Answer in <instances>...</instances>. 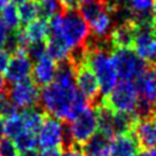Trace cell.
I'll return each mask as SVG.
<instances>
[{"label": "cell", "instance_id": "cell-1", "mask_svg": "<svg viewBox=\"0 0 156 156\" xmlns=\"http://www.w3.org/2000/svg\"><path fill=\"white\" fill-rule=\"evenodd\" d=\"M60 37L71 50L84 48L90 38V27L77 7L66 9L49 20V34Z\"/></svg>", "mask_w": 156, "mask_h": 156}, {"label": "cell", "instance_id": "cell-2", "mask_svg": "<svg viewBox=\"0 0 156 156\" xmlns=\"http://www.w3.org/2000/svg\"><path fill=\"white\" fill-rule=\"evenodd\" d=\"M78 94L79 91L76 85H65L54 80L41 88L39 93V102L41 110L49 116L67 121L71 107Z\"/></svg>", "mask_w": 156, "mask_h": 156}, {"label": "cell", "instance_id": "cell-3", "mask_svg": "<svg viewBox=\"0 0 156 156\" xmlns=\"http://www.w3.org/2000/svg\"><path fill=\"white\" fill-rule=\"evenodd\" d=\"M111 60L121 80H136L149 67V62L141 58L132 48H113Z\"/></svg>", "mask_w": 156, "mask_h": 156}, {"label": "cell", "instance_id": "cell-4", "mask_svg": "<svg viewBox=\"0 0 156 156\" xmlns=\"http://www.w3.org/2000/svg\"><path fill=\"white\" fill-rule=\"evenodd\" d=\"M38 146L41 150L45 149H61L71 147L72 141L68 133V128L61 119L48 116L44 118L39 130L37 132Z\"/></svg>", "mask_w": 156, "mask_h": 156}, {"label": "cell", "instance_id": "cell-5", "mask_svg": "<svg viewBox=\"0 0 156 156\" xmlns=\"http://www.w3.org/2000/svg\"><path fill=\"white\" fill-rule=\"evenodd\" d=\"M138 100L139 93L135 83L129 80H121L106 96H104L101 104L115 112L133 113Z\"/></svg>", "mask_w": 156, "mask_h": 156}, {"label": "cell", "instance_id": "cell-6", "mask_svg": "<svg viewBox=\"0 0 156 156\" xmlns=\"http://www.w3.org/2000/svg\"><path fill=\"white\" fill-rule=\"evenodd\" d=\"M72 145L82 147L96 132H98V116L96 110L89 106L79 116L69 121L67 126Z\"/></svg>", "mask_w": 156, "mask_h": 156}, {"label": "cell", "instance_id": "cell-7", "mask_svg": "<svg viewBox=\"0 0 156 156\" xmlns=\"http://www.w3.org/2000/svg\"><path fill=\"white\" fill-rule=\"evenodd\" d=\"M152 21L135 22V34L132 45V49L149 63L156 58V38L151 28Z\"/></svg>", "mask_w": 156, "mask_h": 156}, {"label": "cell", "instance_id": "cell-8", "mask_svg": "<svg viewBox=\"0 0 156 156\" xmlns=\"http://www.w3.org/2000/svg\"><path fill=\"white\" fill-rule=\"evenodd\" d=\"M6 93L17 108H30L39 102L40 90L38 85L32 80V78H27L11 84Z\"/></svg>", "mask_w": 156, "mask_h": 156}, {"label": "cell", "instance_id": "cell-9", "mask_svg": "<svg viewBox=\"0 0 156 156\" xmlns=\"http://www.w3.org/2000/svg\"><path fill=\"white\" fill-rule=\"evenodd\" d=\"M76 88L85 99L89 100V102L95 101L100 95V87L98 79L85 62L77 66Z\"/></svg>", "mask_w": 156, "mask_h": 156}, {"label": "cell", "instance_id": "cell-10", "mask_svg": "<svg viewBox=\"0 0 156 156\" xmlns=\"http://www.w3.org/2000/svg\"><path fill=\"white\" fill-rule=\"evenodd\" d=\"M32 61L26 55V52H16L10 57V61L7 63L5 72V80L6 83L13 84L17 82H21L23 79L30 78L32 74Z\"/></svg>", "mask_w": 156, "mask_h": 156}, {"label": "cell", "instance_id": "cell-11", "mask_svg": "<svg viewBox=\"0 0 156 156\" xmlns=\"http://www.w3.org/2000/svg\"><path fill=\"white\" fill-rule=\"evenodd\" d=\"M140 145L132 133L118 134L111 138L108 145V156H135Z\"/></svg>", "mask_w": 156, "mask_h": 156}, {"label": "cell", "instance_id": "cell-12", "mask_svg": "<svg viewBox=\"0 0 156 156\" xmlns=\"http://www.w3.org/2000/svg\"><path fill=\"white\" fill-rule=\"evenodd\" d=\"M133 134L140 146L145 149L156 147V116L138 119L133 128Z\"/></svg>", "mask_w": 156, "mask_h": 156}, {"label": "cell", "instance_id": "cell-13", "mask_svg": "<svg viewBox=\"0 0 156 156\" xmlns=\"http://www.w3.org/2000/svg\"><path fill=\"white\" fill-rule=\"evenodd\" d=\"M57 69V62H55L50 56L45 55L40 60L35 61L32 68V80L38 87H45L54 82Z\"/></svg>", "mask_w": 156, "mask_h": 156}, {"label": "cell", "instance_id": "cell-14", "mask_svg": "<svg viewBox=\"0 0 156 156\" xmlns=\"http://www.w3.org/2000/svg\"><path fill=\"white\" fill-rule=\"evenodd\" d=\"M134 83L139 96L156 105V63H150L146 71Z\"/></svg>", "mask_w": 156, "mask_h": 156}, {"label": "cell", "instance_id": "cell-15", "mask_svg": "<svg viewBox=\"0 0 156 156\" xmlns=\"http://www.w3.org/2000/svg\"><path fill=\"white\" fill-rule=\"evenodd\" d=\"M135 34V22L127 20L116 24L111 32L110 40L113 48H132Z\"/></svg>", "mask_w": 156, "mask_h": 156}, {"label": "cell", "instance_id": "cell-16", "mask_svg": "<svg viewBox=\"0 0 156 156\" xmlns=\"http://www.w3.org/2000/svg\"><path fill=\"white\" fill-rule=\"evenodd\" d=\"M111 138L96 132L80 149L85 156H104L108 155V145Z\"/></svg>", "mask_w": 156, "mask_h": 156}, {"label": "cell", "instance_id": "cell-17", "mask_svg": "<svg viewBox=\"0 0 156 156\" xmlns=\"http://www.w3.org/2000/svg\"><path fill=\"white\" fill-rule=\"evenodd\" d=\"M152 5L154 0H129L128 10L130 13V18L134 22L152 21Z\"/></svg>", "mask_w": 156, "mask_h": 156}, {"label": "cell", "instance_id": "cell-18", "mask_svg": "<svg viewBox=\"0 0 156 156\" xmlns=\"http://www.w3.org/2000/svg\"><path fill=\"white\" fill-rule=\"evenodd\" d=\"M138 118L134 113L129 112H115L112 116V130L113 135L132 133Z\"/></svg>", "mask_w": 156, "mask_h": 156}, {"label": "cell", "instance_id": "cell-19", "mask_svg": "<svg viewBox=\"0 0 156 156\" xmlns=\"http://www.w3.org/2000/svg\"><path fill=\"white\" fill-rule=\"evenodd\" d=\"M24 32V35L28 40L30 41H38V40H46L48 34H49V22L43 20V18H37L24 26L22 28Z\"/></svg>", "mask_w": 156, "mask_h": 156}, {"label": "cell", "instance_id": "cell-20", "mask_svg": "<svg viewBox=\"0 0 156 156\" xmlns=\"http://www.w3.org/2000/svg\"><path fill=\"white\" fill-rule=\"evenodd\" d=\"M21 117H22V121H23L24 129L29 130V132H33V133H37L46 116H45V112L41 108L34 106V107H30V108H24L21 112Z\"/></svg>", "mask_w": 156, "mask_h": 156}, {"label": "cell", "instance_id": "cell-21", "mask_svg": "<svg viewBox=\"0 0 156 156\" xmlns=\"http://www.w3.org/2000/svg\"><path fill=\"white\" fill-rule=\"evenodd\" d=\"M18 15L20 21L23 26H27L32 21L39 18V1L38 0H27L20 4Z\"/></svg>", "mask_w": 156, "mask_h": 156}, {"label": "cell", "instance_id": "cell-22", "mask_svg": "<svg viewBox=\"0 0 156 156\" xmlns=\"http://www.w3.org/2000/svg\"><path fill=\"white\" fill-rule=\"evenodd\" d=\"M1 21L4 22V24L6 26V28L11 32L17 30L21 26V21H20V15H18V10L16 7L15 4L10 2L6 4L2 10H1Z\"/></svg>", "mask_w": 156, "mask_h": 156}, {"label": "cell", "instance_id": "cell-23", "mask_svg": "<svg viewBox=\"0 0 156 156\" xmlns=\"http://www.w3.org/2000/svg\"><path fill=\"white\" fill-rule=\"evenodd\" d=\"M12 140H13V143H15V145L18 149L20 152L29 151V150H35V147L38 146L37 133H33V132H29V130L21 132Z\"/></svg>", "mask_w": 156, "mask_h": 156}, {"label": "cell", "instance_id": "cell-24", "mask_svg": "<svg viewBox=\"0 0 156 156\" xmlns=\"http://www.w3.org/2000/svg\"><path fill=\"white\" fill-rule=\"evenodd\" d=\"M66 10L60 0H44L39 1V18H43L49 22V20L60 12Z\"/></svg>", "mask_w": 156, "mask_h": 156}, {"label": "cell", "instance_id": "cell-25", "mask_svg": "<svg viewBox=\"0 0 156 156\" xmlns=\"http://www.w3.org/2000/svg\"><path fill=\"white\" fill-rule=\"evenodd\" d=\"M23 130H26V129H24V126H23L21 112L20 113L16 112L15 115H12L10 117L4 118V132H5V135L7 138L13 139L17 134H20Z\"/></svg>", "mask_w": 156, "mask_h": 156}, {"label": "cell", "instance_id": "cell-26", "mask_svg": "<svg viewBox=\"0 0 156 156\" xmlns=\"http://www.w3.org/2000/svg\"><path fill=\"white\" fill-rule=\"evenodd\" d=\"M26 55L30 61H38L46 55V40L30 41L26 46Z\"/></svg>", "mask_w": 156, "mask_h": 156}, {"label": "cell", "instance_id": "cell-27", "mask_svg": "<svg viewBox=\"0 0 156 156\" xmlns=\"http://www.w3.org/2000/svg\"><path fill=\"white\" fill-rule=\"evenodd\" d=\"M16 112H17V107L12 104L7 93L5 91V93L0 94V117L7 118V117L15 115Z\"/></svg>", "mask_w": 156, "mask_h": 156}, {"label": "cell", "instance_id": "cell-28", "mask_svg": "<svg viewBox=\"0 0 156 156\" xmlns=\"http://www.w3.org/2000/svg\"><path fill=\"white\" fill-rule=\"evenodd\" d=\"M20 151L11 138H2L0 140V156H18Z\"/></svg>", "mask_w": 156, "mask_h": 156}, {"label": "cell", "instance_id": "cell-29", "mask_svg": "<svg viewBox=\"0 0 156 156\" xmlns=\"http://www.w3.org/2000/svg\"><path fill=\"white\" fill-rule=\"evenodd\" d=\"M9 61H10V54L1 48L0 49V73H2L6 69Z\"/></svg>", "mask_w": 156, "mask_h": 156}, {"label": "cell", "instance_id": "cell-30", "mask_svg": "<svg viewBox=\"0 0 156 156\" xmlns=\"http://www.w3.org/2000/svg\"><path fill=\"white\" fill-rule=\"evenodd\" d=\"M61 156H85V155L83 154V151H82L80 147L73 145L71 147H67L65 150V152L61 154Z\"/></svg>", "mask_w": 156, "mask_h": 156}, {"label": "cell", "instance_id": "cell-31", "mask_svg": "<svg viewBox=\"0 0 156 156\" xmlns=\"http://www.w3.org/2000/svg\"><path fill=\"white\" fill-rule=\"evenodd\" d=\"M7 35H9V29L6 28V26L4 24V22H2L1 18H0V49L4 46Z\"/></svg>", "mask_w": 156, "mask_h": 156}, {"label": "cell", "instance_id": "cell-32", "mask_svg": "<svg viewBox=\"0 0 156 156\" xmlns=\"http://www.w3.org/2000/svg\"><path fill=\"white\" fill-rule=\"evenodd\" d=\"M39 156H61L60 149H45L39 152Z\"/></svg>", "mask_w": 156, "mask_h": 156}, {"label": "cell", "instance_id": "cell-33", "mask_svg": "<svg viewBox=\"0 0 156 156\" xmlns=\"http://www.w3.org/2000/svg\"><path fill=\"white\" fill-rule=\"evenodd\" d=\"M135 156H156V149H143L139 150V152Z\"/></svg>", "mask_w": 156, "mask_h": 156}, {"label": "cell", "instance_id": "cell-34", "mask_svg": "<svg viewBox=\"0 0 156 156\" xmlns=\"http://www.w3.org/2000/svg\"><path fill=\"white\" fill-rule=\"evenodd\" d=\"M6 89H7V83H6V80H5V78H4V76L0 73V94L5 93V91H6Z\"/></svg>", "mask_w": 156, "mask_h": 156}, {"label": "cell", "instance_id": "cell-35", "mask_svg": "<svg viewBox=\"0 0 156 156\" xmlns=\"http://www.w3.org/2000/svg\"><path fill=\"white\" fill-rule=\"evenodd\" d=\"M18 156H39V152L35 150H29V151H22L18 154Z\"/></svg>", "mask_w": 156, "mask_h": 156}, {"label": "cell", "instance_id": "cell-36", "mask_svg": "<svg viewBox=\"0 0 156 156\" xmlns=\"http://www.w3.org/2000/svg\"><path fill=\"white\" fill-rule=\"evenodd\" d=\"M5 132H4V118L0 117V140L4 138Z\"/></svg>", "mask_w": 156, "mask_h": 156}, {"label": "cell", "instance_id": "cell-37", "mask_svg": "<svg viewBox=\"0 0 156 156\" xmlns=\"http://www.w3.org/2000/svg\"><path fill=\"white\" fill-rule=\"evenodd\" d=\"M151 15H152V20H154V21H156V0H154V5H152Z\"/></svg>", "mask_w": 156, "mask_h": 156}, {"label": "cell", "instance_id": "cell-38", "mask_svg": "<svg viewBox=\"0 0 156 156\" xmlns=\"http://www.w3.org/2000/svg\"><path fill=\"white\" fill-rule=\"evenodd\" d=\"M80 4H89V2H96V1H108V0H77Z\"/></svg>", "mask_w": 156, "mask_h": 156}, {"label": "cell", "instance_id": "cell-39", "mask_svg": "<svg viewBox=\"0 0 156 156\" xmlns=\"http://www.w3.org/2000/svg\"><path fill=\"white\" fill-rule=\"evenodd\" d=\"M151 28H152V33H154V35H155V38H156V21H152Z\"/></svg>", "mask_w": 156, "mask_h": 156}, {"label": "cell", "instance_id": "cell-40", "mask_svg": "<svg viewBox=\"0 0 156 156\" xmlns=\"http://www.w3.org/2000/svg\"><path fill=\"white\" fill-rule=\"evenodd\" d=\"M6 4H7V0H0V12H1L2 7H4Z\"/></svg>", "mask_w": 156, "mask_h": 156}, {"label": "cell", "instance_id": "cell-41", "mask_svg": "<svg viewBox=\"0 0 156 156\" xmlns=\"http://www.w3.org/2000/svg\"><path fill=\"white\" fill-rule=\"evenodd\" d=\"M12 4H22V2H24V1H27V0H10Z\"/></svg>", "mask_w": 156, "mask_h": 156}, {"label": "cell", "instance_id": "cell-42", "mask_svg": "<svg viewBox=\"0 0 156 156\" xmlns=\"http://www.w3.org/2000/svg\"><path fill=\"white\" fill-rule=\"evenodd\" d=\"M38 1H44V0H38Z\"/></svg>", "mask_w": 156, "mask_h": 156}, {"label": "cell", "instance_id": "cell-43", "mask_svg": "<svg viewBox=\"0 0 156 156\" xmlns=\"http://www.w3.org/2000/svg\"><path fill=\"white\" fill-rule=\"evenodd\" d=\"M104 156H108V155H104Z\"/></svg>", "mask_w": 156, "mask_h": 156}, {"label": "cell", "instance_id": "cell-44", "mask_svg": "<svg viewBox=\"0 0 156 156\" xmlns=\"http://www.w3.org/2000/svg\"><path fill=\"white\" fill-rule=\"evenodd\" d=\"M155 60H156V58H155Z\"/></svg>", "mask_w": 156, "mask_h": 156}]
</instances>
